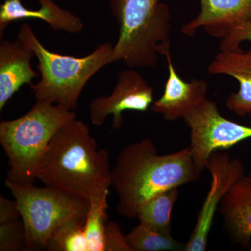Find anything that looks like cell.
<instances>
[{"label": "cell", "mask_w": 251, "mask_h": 251, "mask_svg": "<svg viewBox=\"0 0 251 251\" xmlns=\"http://www.w3.org/2000/svg\"><path fill=\"white\" fill-rule=\"evenodd\" d=\"M25 229L22 219L0 224V251H25Z\"/></svg>", "instance_id": "obj_20"}, {"label": "cell", "mask_w": 251, "mask_h": 251, "mask_svg": "<svg viewBox=\"0 0 251 251\" xmlns=\"http://www.w3.org/2000/svg\"><path fill=\"white\" fill-rule=\"evenodd\" d=\"M206 169L211 175V187L206 195L197 221L184 251H204L208 244L216 211L223 199L234 184L244 175V165L232 159L227 153L215 151L209 157Z\"/></svg>", "instance_id": "obj_8"}, {"label": "cell", "mask_w": 251, "mask_h": 251, "mask_svg": "<svg viewBox=\"0 0 251 251\" xmlns=\"http://www.w3.org/2000/svg\"><path fill=\"white\" fill-rule=\"evenodd\" d=\"M21 214L18 210L16 201L0 197V224L21 219Z\"/></svg>", "instance_id": "obj_23"}, {"label": "cell", "mask_w": 251, "mask_h": 251, "mask_svg": "<svg viewBox=\"0 0 251 251\" xmlns=\"http://www.w3.org/2000/svg\"><path fill=\"white\" fill-rule=\"evenodd\" d=\"M191 130L189 148L198 170L206 169L209 157L251 138V126L226 118L215 102L206 99L184 119Z\"/></svg>", "instance_id": "obj_7"}, {"label": "cell", "mask_w": 251, "mask_h": 251, "mask_svg": "<svg viewBox=\"0 0 251 251\" xmlns=\"http://www.w3.org/2000/svg\"><path fill=\"white\" fill-rule=\"evenodd\" d=\"M244 42H251V20L234 27L220 43V50H234L241 48Z\"/></svg>", "instance_id": "obj_22"}, {"label": "cell", "mask_w": 251, "mask_h": 251, "mask_svg": "<svg viewBox=\"0 0 251 251\" xmlns=\"http://www.w3.org/2000/svg\"><path fill=\"white\" fill-rule=\"evenodd\" d=\"M209 74L233 77L239 90L229 96L226 107L238 116L251 117V46L247 50L239 49L220 50L207 68Z\"/></svg>", "instance_id": "obj_12"}, {"label": "cell", "mask_w": 251, "mask_h": 251, "mask_svg": "<svg viewBox=\"0 0 251 251\" xmlns=\"http://www.w3.org/2000/svg\"><path fill=\"white\" fill-rule=\"evenodd\" d=\"M34 51L20 39L0 44V112L21 87L31 85L39 74L32 69Z\"/></svg>", "instance_id": "obj_13"}, {"label": "cell", "mask_w": 251, "mask_h": 251, "mask_svg": "<svg viewBox=\"0 0 251 251\" xmlns=\"http://www.w3.org/2000/svg\"><path fill=\"white\" fill-rule=\"evenodd\" d=\"M119 25L109 64L122 61L130 68H153L158 56L171 53V12L160 0H110Z\"/></svg>", "instance_id": "obj_3"}, {"label": "cell", "mask_w": 251, "mask_h": 251, "mask_svg": "<svg viewBox=\"0 0 251 251\" xmlns=\"http://www.w3.org/2000/svg\"><path fill=\"white\" fill-rule=\"evenodd\" d=\"M153 87L139 73L133 69L118 74L117 82L112 93L100 96L90 103V117L94 125L100 126L107 117L112 115V128L117 130L123 125V112H146L153 102Z\"/></svg>", "instance_id": "obj_9"}, {"label": "cell", "mask_w": 251, "mask_h": 251, "mask_svg": "<svg viewBox=\"0 0 251 251\" xmlns=\"http://www.w3.org/2000/svg\"><path fill=\"white\" fill-rule=\"evenodd\" d=\"M18 39L29 46L39 61L41 80L31 85L36 101H46L75 111L88 81L109 64L112 46L100 44L88 55L73 57L54 53L41 44L27 23H23Z\"/></svg>", "instance_id": "obj_5"}, {"label": "cell", "mask_w": 251, "mask_h": 251, "mask_svg": "<svg viewBox=\"0 0 251 251\" xmlns=\"http://www.w3.org/2000/svg\"><path fill=\"white\" fill-rule=\"evenodd\" d=\"M74 111L46 101H36L23 116L0 123V144L8 158L6 181L34 185L36 173L51 139Z\"/></svg>", "instance_id": "obj_4"}, {"label": "cell", "mask_w": 251, "mask_h": 251, "mask_svg": "<svg viewBox=\"0 0 251 251\" xmlns=\"http://www.w3.org/2000/svg\"><path fill=\"white\" fill-rule=\"evenodd\" d=\"M132 251H184L186 244L175 240L166 232L145 223L133 227L126 236Z\"/></svg>", "instance_id": "obj_17"}, {"label": "cell", "mask_w": 251, "mask_h": 251, "mask_svg": "<svg viewBox=\"0 0 251 251\" xmlns=\"http://www.w3.org/2000/svg\"><path fill=\"white\" fill-rule=\"evenodd\" d=\"M201 10L186 23L181 32L196 35L203 28L209 36L224 39L239 25L251 20V0H199Z\"/></svg>", "instance_id": "obj_10"}, {"label": "cell", "mask_w": 251, "mask_h": 251, "mask_svg": "<svg viewBox=\"0 0 251 251\" xmlns=\"http://www.w3.org/2000/svg\"><path fill=\"white\" fill-rule=\"evenodd\" d=\"M17 203L25 229L26 251H44L57 227L77 219L86 221L90 202L54 188L22 186L5 181Z\"/></svg>", "instance_id": "obj_6"}, {"label": "cell", "mask_w": 251, "mask_h": 251, "mask_svg": "<svg viewBox=\"0 0 251 251\" xmlns=\"http://www.w3.org/2000/svg\"><path fill=\"white\" fill-rule=\"evenodd\" d=\"M179 194L178 188L158 193L140 206L137 219L163 232H171L172 211Z\"/></svg>", "instance_id": "obj_16"}, {"label": "cell", "mask_w": 251, "mask_h": 251, "mask_svg": "<svg viewBox=\"0 0 251 251\" xmlns=\"http://www.w3.org/2000/svg\"><path fill=\"white\" fill-rule=\"evenodd\" d=\"M39 9H28L21 0H6L0 6V35L2 37L8 25L23 19H40L48 23L54 30L76 34L83 29L84 25L78 16L62 9L52 0H36Z\"/></svg>", "instance_id": "obj_14"}, {"label": "cell", "mask_w": 251, "mask_h": 251, "mask_svg": "<svg viewBox=\"0 0 251 251\" xmlns=\"http://www.w3.org/2000/svg\"><path fill=\"white\" fill-rule=\"evenodd\" d=\"M249 179H250L251 180V171H249Z\"/></svg>", "instance_id": "obj_24"}, {"label": "cell", "mask_w": 251, "mask_h": 251, "mask_svg": "<svg viewBox=\"0 0 251 251\" xmlns=\"http://www.w3.org/2000/svg\"><path fill=\"white\" fill-rule=\"evenodd\" d=\"M85 221L73 219L59 225L48 241L49 251H88Z\"/></svg>", "instance_id": "obj_19"}, {"label": "cell", "mask_w": 251, "mask_h": 251, "mask_svg": "<svg viewBox=\"0 0 251 251\" xmlns=\"http://www.w3.org/2000/svg\"><path fill=\"white\" fill-rule=\"evenodd\" d=\"M110 154L90 134L85 122L71 120L50 142L36 173L49 187L90 201L112 186Z\"/></svg>", "instance_id": "obj_1"}, {"label": "cell", "mask_w": 251, "mask_h": 251, "mask_svg": "<svg viewBox=\"0 0 251 251\" xmlns=\"http://www.w3.org/2000/svg\"><path fill=\"white\" fill-rule=\"evenodd\" d=\"M109 192L90 201L85 225L88 251H105V232L108 222Z\"/></svg>", "instance_id": "obj_18"}, {"label": "cell", "mask_w": 251, "mask_h": 251, "mask_svg": "<svg viewBox=\"0 0 251 251\" xmlns=\"http://www.w3.org/2000/svg\"><path fill=\"white\" fill-rule=\"evenodd\" d=\"M198 170L189 147L159 155L154 142L145 138L122 150L112 168V186L118 196L119 215L135 219L140 206L158 193L198 181Z\"/></svg>", "instance_id": "obj_2"}, {"label": "cell", "mask_w": 251, "mask_h": 251, "mask_svg": "<svg viewBox=\"0 0 251 251\" xmlns=\"http://www.w3.org/2000/svg\"><path fill=\"white\" fill-rule=\"evenodd\" d=\"M219 210L231 237L248 247L251 239V180L244 176L225 196Z\"/></svg>", "instance_id": "obj_15"}, {"label": "cell", "mask_w": 251, "mask_h": 251, "mask_svg": "<svg viewBox=\"0 0 251 251\" xmlns=\"http://www.w3.org/2000/svg\"><path fill=\"white\" fill-rule=\"evenodd\" d=\"M105 251H132L126 237L122 233L121 227L117 222H107L105 232Z\"/></svg>", "instance_id": "obj_21"}, {"label": "cell", "mask_w": 251, "mask_h": 251, "mask_svg": "<svg viewBox=\"0 0 251 251\" xmlns=\"http://www.w3.org/2000/svg\"><path fill=\"white\" fill-rule=\"evenodd\" d=\"M249 247L250 249H251V244H249V247Z\"/></svg>", "instance_id": "obj_25"}, {"label": "cell", "mask_w": 251, "mask_h": 251, "mask_svg": "<svg viewBox=\"0 0 251 251\" xmlns=\"http://www.w3.org/2000/svg\"><path fill=\"white\" fill-rule=\"evenodd\" d=\"M168 77L161 98L153 102L151 110L168 121L183 119L207 99L208 85L204 80L185 82L173 64L171 53L166 56Z\"/></svg>", "instance_id": "obj_11"}]
</instances>
